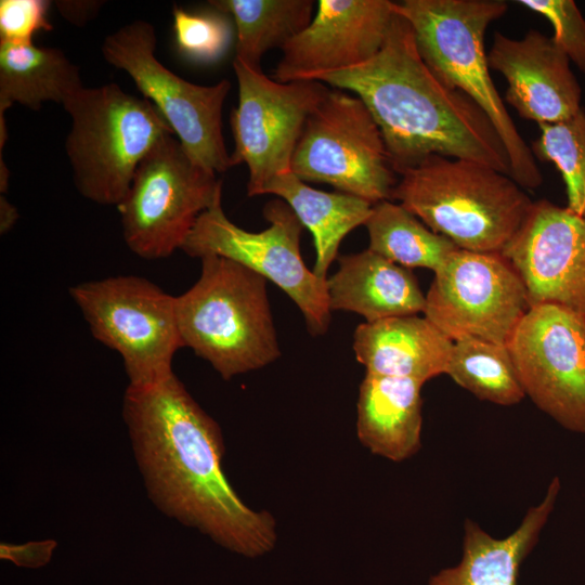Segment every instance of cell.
Wrapping results in <instances>:
<instances>
[{
  "label": "cell",
  "instance_id": "1",
  "mask_svg": "<svg viewBox=\"0 0 585 585\" xmlns=\"http://www.w3.org/2000/svg\"><path fill=\"white\" fill-rule=\"evenodd\" d=\"M122 416L147 495L162 514L247 558L275 547L274 517L247 506L227 481L221 429L174 373L128 386Z\"/></svg>",
  "mask_w": 585,
  "mask_h": 585
},
{
  "label": "cell",
  "instance_id": "2",
  "mask_svg": "<svg viewBox=\"0 0 585 585\" xmlns=\"http://www.w3.org/2000/svg\"><path fill=\"white\" fill-rule=\"evenodd\" d=\"M317 80L364 102L398 174L439 155L481 162L510 176L506 150L487 115L434 76L419 54L411 24L396 11L372 60Z\"/></svg>",
  "mask_w": 585,
  "mask_h": 585
},
{
  "label": "cell",
  "instance_id": "3",
  "mask_svg": "<svg viewBox=\"0 0 585 585\" xmlns=\"http://www.w3.org/2000/svg\"><path fill=\"white\" fill-rule=\"evenodd\" d=\"M395 11L411 24L419 54L446 87L471 99L490 118L506 150L510 177L522 187L543 183L536 159L491 77L485 32L508 4L502 0H404Z\"/></svg>",
  "mask_w": 585,
  "mask_h": 585
},
{
  "label": "cell",
  "instance_id": "4",
  "mask_svg": "<svg viewBox=\"0 0 585 585\" xmlns=\"http://www.w3.org/2000/svg\"><path fill=\"white\" fill-rule=\"evenodd\" d=\"M392 199L459 249L487 253L503 251L533 203L510 176L439 155L401 172Z\"/></svg>",
  "mask_w": 585,
  "mask_h": 585
},
{
  "label": "cell",
  "instance_id": "5",
  "mask_svg": "<svg viewBox=\"0 0 585 585\" xmlns=\"http://www.w3.org/2000/svg\"><path fill=\"white\" fill-rule=\"evenodd\" d=\"M196 283L176 297L183 347L225 379L274 362L281 350L266 280L230 259L206 256Z\"/></svg>",
  "mask_w": 585,
  "mask_h": 585
},
{
  "label": "cell",
  "instance_id": "6",
  "mask_svg": "<svg viewBox=\"0 0 585 585\" xmlns=\"http://www.w3.org/2000/svg\"><path fill=\"white\" fill-rule=\"evenodd\" d=\"M63 107L70 117L65 151L75 187L99 205L117 207L141 160L158 141L174 134L147 99L113 82L82 87Z\"/></svg>",
  "mask_w": 585,
  "mask_h": 585
},
{
  "label": "cell",
  "instance_id": "7",
  "mask_svg": "<svg viewBox=\"0 0 585 585\" xmlns=\"http://www.w3.org/2000/svg\"><path fill=\"white\" fill-rule=\"evenodd\" d=\"M69 294L92 336L120 354L128 386L153 385L173 374V355L183 347L176 297L136 275L79 283Z\"/></svg>",
  "mask_w": 585,
  "mask_h": 585
},
{
  "label": "cell",
  "instance_id": "8",
  "mask_svg": "<svg viewBox=\"0 0 585 585\" xmlns=\"http://www.w3.org/2000/svg\"><path fill=\"white\" fill-rule=\"evenodd\" d=\"M221 197L217 173L195 162L176 135L168 134L141 160L117 206L125 243L140 258H168Z\"/></svg>",
  "mask_w": 585,
  "mask_h": 585
},
{
  "label": "cell",
  "instance_id": "9",
  "mask_svg": "<svg viewBox=\"0 0 585 585\" xmlns=\"http://www.w3.org/2000/svg\"><path fill=\"white\" fill-rule=\"evenodd\" d=\"M263 216L269 227L246 231L226 217L221 197L198 217L181 250L199 259L223 257L260 274L297 304L312 335H324L332 312L327 278L317 277L302 259L300 240L304 226L283 199L270 200Z\"/></svg>",
  "mask_w": 585,
  "mask_h": 585
},
{
  "label": "cell",
  "instance_id": "10",
  "mask_svg": "<svg viewBox=\"0 0 585 585\" xmlns=\"http://www.w3.org/2000/svg\"><path fill=\"white\" fill-rule=\"evenodd\" d=\"M291 172L376 205L392 199L399 181L381 131L364 102L329 88L307 118Z\"/></svg>",
  "mask_w": 585,
  "mask_h": 585
},
{
  "label": "cell",
  "instance_id": "11",
  "mask_svg": "<svg viewBox=\"0 0 585 585\" xmlns=\"http://www.w3.org/2000/svg\"><path fill=\"white\" fill-rule=\"evenodd\" d=\"M156 39L151 23L133 21L104 39L102 55L131 77L195 162L216 173L225 172L232 168L222 132L230 81L200 86L179 77L157 60Z\"/></svg>",
  "mask_w": 585,
  "mask_h": 585
},
{
  "label": "cell",
  "instance_id": "12",
  "mask_svg": "<svg viewBox=\"0 0 585 585\" xmlns=\"http://www.w3.org/2000/svg\"><path fill=\"white\" fill-rule=\"evenodd\" d=\"M238 103L230 116L232 167H248V196L262 195L274 178L291 172V160L310 113L329 88L318 80L278 82L234 58Z\"/></svg>",
  "mask_w": 585,
  "mask_h": 585
},
{
  "label": "cell",
  "instance_id": "13",
  "mask_svg": "<svg viewBox=\"0 0 585 585\" xmlns=\"http://www.w3.org/2000/svg\"><path fill=\"white\" fill-rule=\"evenodd\" d=\"M529 308L525 287L502 253L458 248L434 273L422 313L452 341L507 344Z\"/></svg>",
  "mask_w": 585,
  "mask_h": 585
},
{
  "label": "cell",
  "instance_id": "14",
  "mask_svg": "<svg viewBox=\"0 0 585 585\" xmlns=\"http://www.w3.org/2000/svg\"><path fill=\"white\" fill-rule=\"evenodd\" d=\"M507 347L525 396L567 430L585 433V316L532 306Z\"/></svg>",
  "mask_w": 585,
  "mask_h": 585
},
{
  "label": "cell",
  "instance_id": "15",
  "mask_svg": "<svg viewBox=\"0 0 585 585\" xmlns=\"http://www.w3.org/2000/svg\"><path fill=\"white\" fill-rule=\"evenodd\" d=\"M521 278L529 306L557 304L585 316V216L533 202L500 252Z\"/></svg>",
  "mask_w": 585,
  "mask_h": 585
},
{
  "label": "cell",
  "instance_id": "16",
  "mask_svg": "<svg viewBox=\"0 0 585 585\" xmlns=\"http://www.w3.org/2000/svg\"><path fill=\"white\" fill-rule=\"evenodd\" d=\"M394 4L389 0H320L310 24L282 49L273 79L317 80L368 62L386 40Z\"/></svg>",
  "mask_w": 585,
  "mask_h": 585
},
{
  "label": "cell",
  "instance_id": "17",
  "mask_svg": "<svg viewBox=\"0 0 585 585\" xmlns=\"http://www.w3.org/2000/svg\"><path fill=\"white\" fill-rule=\"evenodd\" d=\"M487 61L506 79L505 101L521 118L538 126L556 123L582 108V87L569 57L537 29L520 39L496 31Z\"/></svg>",
  "mask_w": 585,
  "mask_h": 585
},
{
  "label": "cell",
  "instance_id": "18",
  "mask_svg": "<svg viewBox=\"0 0 585 585\" xmlns=\"http://www.w3.org/2000/svg\"><path fill=\"white\" fill-rule=\"evenodd\" d=\"M453 342L425 315L361 323L353 334L366 373L426 382L445 374Z\"/></svg>",
  "mask_w": 585,
  "mask_h": 585
},
{
  "label": "cell",
  "instance_id": "19",
  "mask_svg": "<svg viewBox=\"0 0 585 585\" xmlns=\"http://www.w3.org/2000/svg\"><path fill=\"white\" fill-rule=\"evenodd\" d=\"M327 277L330 310L354 312L372 323L422 313L426 295L411 269L365 249L338 256Z\"/></svg>",
  "mask_w": 585,
  "mask_h": 585
},
{
  "label": "cell",
  "instance_id": "20",
  "mask_svg": "<svg viewBox=\"0 0 585 585\" xmlns=\"http://www.w3.org/2000/svg\"><path fill=\"white\" fill-rule=\"evenodd\" d=\"M560 487V479L554 477L542 502L530 507L506 537L492 536L466 519L460 562L432 575L428 585H517L520 566L536 545Z\"/></svg>",
  "mask_w": 585,
  "mask_h": 585
},
{
  "label": "cell",
  "instance_id": "21",
  "mask_svg": "<svg viewBox=\"0 0 585 585\" xmlns=\"http://www.w3.org/2000/svg\"><path fill=\"white\" fill-rule=\"evenodd\" d=\"M424 382L366 373L359 388L356 434L373 454L392 461L421 446Z\"/></svg>",
  "mask_w": 585,
  "mask_h": 585
},
{
  "label": "cell",
  "instance_id": "22",
  "mask_svg": "<svg viewBox=\"0 0 585 585\" xmlns=\"http://www.w3.org/2000/svg\"><path fill=\"white\" fill-rule=\"evenodd\" d=\"M264 194L283 199L312 233L316 252L312 271L323 280L327 278L330 264L338 258L342 239L355 227L365 225L374 206L347 193L315 190L292 172L270 181L262 191Z\"/></svg>",
  "mask_w": 585,
  "mask_h": 585
},
{
  "label": "cell",
  "instance_id": "23",
  "mask_svg": "<svg viewBox=\"0 0 585 585\" xmlns=\"http://www.w3.org/2000/svg\"><path fill=\"white\" fill-rule=\"evenodd\" d=\"M83 87L79 68L56 48L0 41V116L18 103L38 110Z\"/></svg>",
  "mask_w": 585,
  "mask_h": 585
},
{
  "label": "cell",
  "instance_id": "24",
  "mask_svg": "<svg viewBox=\"0 0 585 585\" xmlns=\"http://www.w3.org/2000/svg\"><path fill=\"white\" fill-rule=\"evenodd\" d=\"M219 13L230 14L236 26L235 60L261 69V58L283 49L313 18L312 0H212Z\"/></svg>",
  "mask_w": 585,
  "mask_h": 585
},
{
  "label": "cell",
  "instance_id": "25",
  "mask_svg": "<svg viewBox=\"0 0 585 585\" xmlns=\"http://www.w3.org/2000/svg\"><path fill=\"white\" fill-rule=\"evenodd\" d=\"M368 249L407 269L438 272L458 247L433 232L399 203L384 200L373 206L365 223Z\"/></svg>",
  "mask_w": 585,
  "mask_h": 585
},
{
  "label": "cell",
  "instance_id": "26",
  "mask_svg": "<svg viewBox=\"0 0 585 585\" xmlns=\"http://www.w3.org/2000/svg\"><path fill=\"white\" fill-rule=\"evenodd\" d=\"M445 374L478 399L497 405L511 406L525 396L507 344L458 339L453 342Z\"/></svg>",
  "mask_w": 585,
  "mask_h": 585
},
{
  "label": "cell",
  "instance_id": "27",
  "mask_svg": "<svg viewBox=\"0 0 585 585\" xmlns=\"http://www.w3.org/2000/svg\"><path fill=\"white\" fill-rule=\"evenodd\" d=\"M531 151L541 161L556 166L567 193V208L585 216V110L560 122L540 126Z\"/></svg>",
  "mask_w": 585,
  "mask_h": 585
},
{
  "label": "cell",
  "instance_id": "28",
  "mask_svg": "<svg viewBox=\"0 0 585 585\" xmlns=\"http://www.w3.org/2000/svg\"><path fill=\"white\" fill-rule=\"evenodd\" d=\"M173 29L181 53L199 63H213L226 52L232 29L222 13H192L174 6Z\"/></svg>",
  "mask_w": 585,
  "mask_h": 585
},
{
  "label": "cell",
  "instance_id": "29",
  "mask_svg": "<svg viewBox=\"0 0 585 585\" xmlns=\"http://www.w3.org/2000/svg\"><path fill=\"white\" fill-rule=\"evenodd\" d=\"M518 4L544 16L552 40L585 75V17L573 0H520Z\"/></svg>",
  "mask_w": 585,
  "mask_h": 585
},
{
  "label": "cell",
  "instance_id": "30",
  "mask_svg": "<svg viewBox=\"0 0 585 585\" xmlns=\"http://www.w3.org/2000/svg\"><path fill=\"white\" fill-rule=\"evenodd\" d=\"M49 5L43 0H1L0 41L30 43L36 32L51 30L47 17Z\"/></svg>",
  "mask_w": 585,
  "mask_h": 585
},
{
  "label": "cell",
  "instance_id": "31",
  "mask_svg": "<svg viewBox=\"0 0 585 585\" xmlns=\"http://www.w3.org/2000/svg\"><path fill=\"white\" fill-rule=\"evenodd\" d=\"M57 546L54 540L31 541L24 544H0L1 560L16 567L38 569L47 566Z\"/></svg>",
  "mask_w": 585,
  "mask_h": 585
},
{
  "label": "cell",
  "instance_id": "32",
  "mask_svg": "<svg viewBox=\"0 0 585 585\" xmlns=\"http://www.w3.org/2000/svg\"><path fill=\"white\" fill-rule=\"evenodd\" d=\"M103 3V1L93 0H62L56 1L55 5L67 22L83 26L99 14Z\"/></svg>",
  "mask_w": 585,
  "mask_h": 585
},
{
  "label": "cell",
  "instance_id": "33",
  "mask_svg": "<svg viewBox=\"0 0 585 585\" xmlns=\"http://www.w3.org/2000/svg\"><path fill=\"white\" fill-rule=\"evenodd\" d=\"M18 218L16 208L3 196H0V233H8Z\"/></svg>",
  "mask_w": 585,
  "mask_h": 585
}]
</instances>
